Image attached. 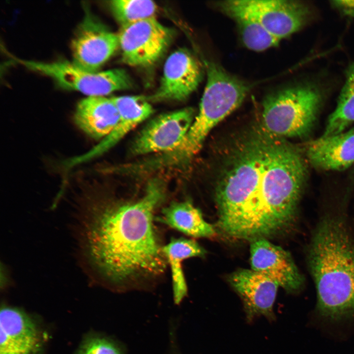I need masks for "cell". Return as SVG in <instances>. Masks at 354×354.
I'll use <instances>...</instances> for the list:
<instances>
[{
    "label": "cell",
    "mask_w": 354,
    "mask_h": 354,
    "mask_svg": "<svg viewBox=\"0 0 354 354\" xmlns=\"http://www.w3.org/2000/svg\"><path fill=\"white\" fill-rule=\"evenodd\" d=\"M302 154L263 128L240 141L217 183V228L229 237L266 238L290 228L307 177Z\"/></svg>",
    "instance_id": "cell-1"
},
{
    "label": "cell",
    "mask_w": 354,
    "mask_h": 354,
    "mask_svg": "<svg viewBox=\"0 0 354 354\" xmlns=\"http://www.w3.org/2000/svg\"><path fill=\"white\" fill-rule=\"evenodd\" d=\"M165 187L149 180L138 199L91 209L85 218V240L90 262L118 291L145 288L165 271L167 261L154 221Z\"/></svg>",
    "instance_id": "cell-2"
},
{
    "label": "cell",
    "mask_w": 354,
    "mask_h": 354,
    "mask_svg": "<svg viewBox=\"0 0 354 354\" xmlns=\"http://www.w3.org/2000/svg\"><path fill=\"white\" fill-rule=\"evenodd\" d=\"M307 262L322 317L340 321L354 316V232L342 213L320 217L307 249Z\"/></svg>",
    "instance_id": "cell-3"
},
{
    "label": "cell",
    "mask_w": 354,
    "mask_h": 354,
    "mask_svg": "<svg viewBox=\"0 0 354 354\" xmlns=\"http://www.w3.org/2000/svg\"><path fill=\"white\" fill-rule=\"evenodd\" d=\"M205 64L207 80L199 112L181 144L165 155L172 167L186 163L197 153L211 129L240 105L249 89L247 84L217 64Z\"/></svg>",
    "instance_id": "cell-4"
},
{
    "label": "cell",
    "mask_w": 354,
    "mask_h": 354,
    "mask_svg": "<svg viewBox=\"0 0 354 354\" xmlns=\"http://www.w3.org/2000/svg\"><path fill=\"white\" fill-rule=\"evenodd\" d=\"M324 98L323 89L311 82L273 92L264 101L263 128L282 138L306 137L314 126Z\"/></svg>",
    "instance_id": "cell-5"
},
{
    "label": "cell",
    "mask_w": 354,
    "mask_h": 354,
    "mask_svg": "<svg viewBox=\"0 0 354 354\" xmlns=\"http://www.w3.org/2000/svg\"><path fill=\"white\" fill-rule=\"evenodd\" d=\"M13 59L31 70L51 78L62 88L78 91L88 96H105L133 86L129 74L122 69L90 72L66 60L45 62Z\"/></svg>",
    "instance_id": "cell-6"
},
{
    "label": "cell",
    "mask_w": 354,
    "mask_h": 354,
    "mask_svg": "<svg viewBox=\"0 0 354 354\" xmlns=\"http://www.w3.org/2000/svg\"><path fill=\"white\" fill-rule=\"evenodd\" d=\"M219 7L230 17L240 15L256 21L280 40L303 28L311 16L306 4L289 0H230Z\"/></svg>",
    "instance_id": "cell-7"
},
{
    "label": "cell",
    "mask_w": 354,
    "mask_h": 354,
    "mask_svg": "<svg viewBox=\"0 0 354 354\" xmlns=\"http://www.w3.org/2000/svg\"><path fill=\"white\" fill-rule=\"evenodd\" d=\"M118 35L122 61L133 66H148L164 54L173 32L152 17L121 27Z\"/></svg>",
    "instance_id": "cell-8"
},
{
    "label": "cell",
    "mask_w": 354,
    "mask_h": 354,
    "mask_svg": "<svg viewBox=\"0 0 354 354\" xmlns=\"http://www.w3.org/2000/svg\"><path fill=\"white\" fill-rule=\"evenodd\" d=\"M84 8L71 41L72 62L82 69L96 72L119 47L118 35L109 30L88 6Z\"/></svg>",
    "instance_id": "cell-9"
},
{
    "label": "cell",
    "mask_w": 354,
    "mask_h": 354,
    "mask_svg": "<svg viewBox=\"0 0 354 354\" xmlns=\"http://www.w3.org/2000/svg\"><path fill=\"white\" fill-rule=\"evenodd\" d=\"M194 114L192 109L186 108L152 119L134 139L131 153L140 155L174 150L183 141L194 119Z\"/></svg>",
    "instance_id": "cell-10"
},
{
    "label": "cell",
    "mask_w": 354,
    "mask_h": 354,
    "mask_svg": "<svg viewBox=\"0 0 354 354\" xmlns=\"http://www.w3.org/2000/svg\"><path fill=\"white\" fill-rule=\"evenodd\" d=\"M202 77V68L196 58L185 49L177 50L165 62L157 89L147 98L150 102L184 100L196 89Z\"/></svg>",
    "instance_id": "cell-11"
},
{
    "label": "cell",
    "mask_w": 354,
    "mask_h": 354,
    "mask_svg": "<svg viewBox=\"0 0 354 354\" xmlns=\"http://www.w3.org/2000/svg\"><path fill=\"white\" fill-rule=\"evenodd\" d=\"M251 242L252 269L268 276L287 292L295 293L301 289L304 279L289 252L266 238Z\"/></svg>",
    "instance_id": "cell-12"
},
{
    "label": "cell",
    "mask_w": 354,
    "mask_h": 354,
    "mask_svg": "<svg viewBox=\"0 0 354 354\" xmlns=\"http://www.w3.org/2000/svg\"><path fill=\"white\" fill-rule=\"evenodd\" d=\"M111 99L119 114L116 126L108 135L86 153L67 160L64 164L66 169L102 155L153 112L150 101L144 96H120L113 97Z\"/></svg>",
    "instance_id": "cell-13"
},
{
    "label": "cell",
    "mask_w": 354,
    "mask_h": 354,
    "mask_svg": "<svg viewBox=\"0 0 354 354\" xmlns=\"http://www.w3.org/2000/svg\"><path fill=\"white\" fill-rule=\"evenodd\" d=\"M228 280L241 299L248 320L259 316L274 320L273 304L279 286L276 281L252 269H239Z\"/></svg>",
    "instance_id": "cell-14"
},
{
    "label": "cell",
    "mask_w": 354,
    "mask_h": 354,
    "mask_svg": "<svg viewBox=\"0 0 354 354\" xmlns=\"http://www.w3.org/2000/svg\"><path fill=\"white\" fill-rule=\"evenodd\" d=\"M0 354H39L42 341L34 322L17 308L4 307L0 313Z\"/></svg>",
    "instance_id": "cell-15"
},
{
    "label": "cell",
    "mask_w": 354,
    "mask_h": 354,
    "mask_svg": "<svg viewBox=\"0 0 354 354\" xmlns=\"http://www.w3.org/2000/svg\"><path fill=\"white\" fill-rule=\"evenodd\" d=\"M306 156L314 168L323 171H342L354 163V128L310 142Z\"/></svg>",
    "instance_id": "cell-16"
},
{
    "label": "cell",
    "mask_w": 354,
    "mask_h": 354,
    "mask_svg": "<svg viewBox=\"0 0 354 354\" xmlns=\"http://www.w3.org/2000/svg\"><path fill=\"white\" fill-rule=\"evenodd\" d=\"M73 119L75 124L88 136L102 140L116 126L119 114L111 98L90 96L79 102Z\"/></svg>",
    "instance_id": "cell-17"
},
{
    "label": "cell",
    "mask_w": 354,
    "mask_h": 354,
    "mask_svg": "<svg viewBox=\"0 0 354 354\" xmlns=\"http://www.w3.org/2000/svg\"><path fill=\"white\" fill-rule=\"evenodd\" d=\"M162 223L194 237H209L216 231L203 218L201 210L189 201L173 202L156 219Z\"/></svg>",
    "instance_id": "cell-18"
},
{
    "label": "cell",
    "mask_w": 354,
    "mask_h": 354,
    "mask_svg": "<svg viewBox=\"0 0 354 354\" xmlns=\"http://www.w3.org/2000/svg\"><path fill=\"white\" fill-rule=\"evenodd\" d=\"M162 250L171 269L174 303L179 305L188 295L182 263L191 257L204 256L206 252L196 241L184 238H173Z\"/></svg>",
    "instance_id": "cell-19"
},
{
    "label": "cell",
    "mask_w": 354,
    "mask_h": 354,
    "mask_svg": "<svg viewBox=\"0 0 354 354\" xmlns=\"http://www.w3.org/2000/svg\"><path fill=\"white\" fill-rule=\"evenodd\" d=\"M345 77L336 107L328 117L322 137L343 132L354 122V62L347 67Z\"/></svg>",
    "instance_id": "cell-20"
},
{
    "label": "cell",
    "mask_w": 354,
    "mask_h": 354,
    "mask_svg": "<svg viewBox=\"0 0 354 354\" xmlns=\"http://www.w3.org/2000/svg\"><path fill=\"white\" fill-rule=\"evenodd\" d=\"M232 18L236 21L242 41L248 49L260 52L276 46L279 43V39L256 21L240 15Z\"/></svg>",
    "instance_id": "cell-21"
},
{
    "label": "cell",
    "mask_w": 354,
    "mask_h": 354,
    "mask_svg": "<svg viewBox=\"0 0 354 354\" xmlns=\"http://www.w3.org/2000/svg\"><path fill=\"white\" fill-rule=\"evenodd\" d=\"M110 4L121 27L155 17L157 11L156 4L148 0H114Z\"/></svg>",
    "instance_id": "cell-22"
},
{
    "label": "cell",
    "mask_w": 354,
    "mask_h": 354,
    "mask_svg": "<svg viewBox=\"0 0 354 354\" xmlns=\"http://www.w3.org/2000/svg\"><path fill=\"white\" fill-rule=\"evenodd\" d=\"M123 344L103 336H95L87 339L82 345L78 354H126Z\"/></svg>",
    "instance_id": "cell-23"
},
{
    "label": "cell",
    "mask_w": 354,
    "mask_h": 354,
    "mask_svg": "<svg viewBox=\"0 0 354 354\" xmlns=\"http://www.w3.org/2000/svg\"><path fill=\"white\" fill-rule=\"evenodd\" d=\"M330 3L343 15L354 20V0H332Z\"/></svg>",
    "instance_id": "cell-24"
},
{
    "label": "cell",
    "mask_w": 354,
    "mask_h": 354,
    "mask_svg": "<svg viewBox=\"0 0 354 354\" xmlns=\"http://www.w3.org/2000/svg\"><path fill=\"white\" fill-rule=\"evenodd\" d=\"M172 350V354H178V352H177L176 350V351H174L175 350L173 349Z\"/></svg>",
    "instance_id": "cell-25"
}]
</instances>
